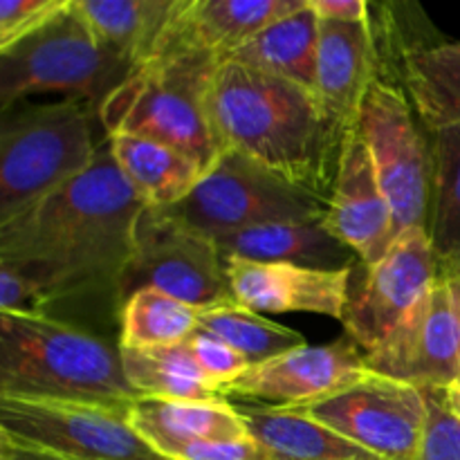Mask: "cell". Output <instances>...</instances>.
I'll list each match as a JSON object with an SVG mask.
<instances>
[{
  "instance_id": "obj_1",
  "label": "cell",
  "mask_w": 460,
  "mask_h": 460,
  "mask_svg": "<svg viewBox=\"0 0 460 460\" xmlns=\"http://www.w3.org/2000/svg\"><path fill=\"white\" fill-rule=\"evenodd\" d=\"M142 209L103 142L90 166L0 225V261L45 288V314L108 296L119 317L121 274Z\"/></svg>"
},
{
  "instance_id": "obj_2",
  "label": "cell",
  "mask_w": 460,
  "mask_h": 460,
  "mask_svg": "<svg viewBox=\"0 0 460 460\" xmlns=\"http://www.w3.org/2000/svg\"><path fill=\"white\" fill-rule=\"evenodd\" d=\"M207 111L220 153H241L328 196L341 142L328 128L313 90L220 61Z\"/></svg>"
},
{
  "instance_id": "obj_3",
  "label": "cell",
  "mask_w": 460,
  "mask_h": 460,
  "mask_svg": "<svg viewBox=\"0 0 460 460\" xmlns=\"http://www.w3.org/2000/svg\"><path fill=\"white\" fill-rule=\"evenodd\" d=\"M84 400L130 404L119 346L34 310L0 313V400Z\"/></svg>"
},
{
  "instance_id": "obj_4",
  "label": "cell",
  "mask_w": 460,
  "mask_h": 460,
  "mask_svg": "<svg viewBox=\"0 0 460 460\" xmlns=\"http://www.w3.org/2000/svg\"><path fill=\"white\" fill-rule=\"evenodd\" d=\"M218 58L191 49H164L137 67L99 108L108 135L128 133L187 153L207 171L220 148L211 130L207 94Z\"/></svg>"
},
{
  "instance_id": "obj_5",
  "label": "cell",
  "mask_w": 460,
  "mask_h": 460,
  "mask_svg": "<svg viewBox=\"0 0 460 460\" xmlns=\"http://www.w3.org/2000/svg\"><path fill=\"white\" fill-rule=\"evenodd\" d=\"M97 124V108L76 99L0 111V225L90 166Z\"/></svg>"
},
{
  "instance_id": "obj_6",
  "label": "cell",
  "mask_w": 460,
  "mask_h": 460,
  "mask_svg": "<svg viewBox=\"0 0 460 460\" xmlns=\"http://www.w3.org/2000/svg\"><path fill=\"white\" fill-rule=\"evenodd\" d=\"M133 75V67L99 45L67 0L52 18L0 54V111L36 94H61L102 103Z\"/></svg>"
},
{
  "instance_id": "obj_7",
  "label": "cell",
  "mask_w": 460,
  "mask_h": 460,
  "mask_svg": "<svg viewBox=\"0 0 460 460\" xmlns=\"http://www.w3.org/2000/svg\"><path fill=\"white\" fill-rule=\"evenodd\" d=\"M326 205L323 193L292 182L241 153L223 151L198 187L169 211L216 241L256 225L322 220Z\"/></svg>"
},
{
  "instance_id": "obj_8",
  "label": "cell",
  "mask_w": 460,
  "mask_h": 460,
  "mask_svg": "<svg viewBox=\"0 0 460 460\" xmlns=\"http://www.w3.org/2000/svg\"><path fill=\"white\" fill-rule=\"evenodd\" d=\"M142 288H155L198 310L234 301L214 238L155 207H144L135 225L133 252L119 283V308Z\"/></svg>"
},
{
  "instance_id": "obj_9",
  "label": "cell",
  "mask_w": 460,
  "mask_h": 460,
  "mask_svg": "<svg viewBox=\"0 0 460 460\" xmlns=\"http://www.w3.org/2000/svg\"><path fill=\"white\" fill-rule=\"evenodd\" d=\"M130 404L0 400V422L18 447L63 460H171L135 431Z\"/></svg>"
},
{
  "instance_id": "obj_10",
  "label": "cell",
  "mask_w": 460,
  "mask_h": 460,
  "mask_svg": "<svg viewBox=\"0 0 460 460\" xmlns=\"http://www.w3.org/2000/svg\"><path fill=\"white\" fill-rule=\"evenodd\" d=\"M358 130L400 232L427 229L431 153L413 121L407 94L377 79L358 117Z\"/></svg>"
},
{
  "instance_id": "obj_11",
  "label": "cell",
  "mask_w": 460,
  "mask_h": 460,
  "mask_svg": "<svg viewBox=\"0 0 460 460\" xmlns=\"http://www.w3.org/2000/svg\"><path fill=\"white\" fill-rule=\"evenodd\" d=\"M440 277V261L427 229L400 232L394 245L371 265L358 263L344 310L346 332L355 346L376 350Z\"/></svg>"
},
{
  "instance_id": "obj_12",
  "label": "cell",
  "mask_w": 460,
  "mask_h": 460,
  "mask_svg": "<svg viewBox=\"0 0 460 460\" xmlns=\"http://www.w3.org/2000/svg\"><path fill=\"white\" fill-rule=\"evenodd\" d=\"M296 409L380 460H416L427 420L422 389L371 371Z\"/></svg>"
},
{
  "instance_id": "obj_13",
  "label": "cell",
  "mask_w": 460,
  "mask_h": 460,
  "mask_svg": "<svg viewBox=\"0 0 460 460\" xmlns=\"http://www.w3.org/2000/svg\"><path fill=\"white\" fill-rule=\"evenodd\" d=\"M371 373L418 389H447L460 376V305L456 288L440 272L429 295L371 353Z\"/></svg>"
},
{
  "instance_id": "obj_14",
  "label": "cell",
  "mask_w": 460,
  "mask_h": 460,
  "mask_svg": "<svg viewBox=\"0 0 460 460\" xmlns=\"http://www.w3.org/2000/svg\"><path fill=\"white\" fill-rule=\"evenodd\" d=\"M364 350L353 341L299 346L254 364L223 389L225 398L259 400L270 407H305L328 398L367 373Z\"/></svg>"
},
{
  "instance_id": "obj_15",
  "label": "cell",
  "mask_w": 460,
  "mask_h": 460,
  "mask_svg": "<svg viewBox=\"0 0 460 460\" xmlns=\"http://www.w3.org/2000/svg\"><path fill=\"white\" fill-rule=\"evenodd\" d=\"M322 223L362 265L376 263L398 238L394 214L358 126L341 139Z\"/></svg>"
},
{
  "instance_id": "obj_16",
  "label": "cell",
  "mask_w": 460,
  "mask_h": 460,
  "mask_svg": "<svg viewBox=\"0 0 460 460\" xmlns=\"http://www.w3.org/2000/svg\"><path fill=\"white\" fill-rule=\"evenodd\" d=\"M234 301L259 314L308 313L344 319L353 268L317 270L290 263L225 259Z\"/></svg>"
},
{
  "instance_id": "obj_17",
  "label": "cell",
  "mask_w": 460,
  "mask_h": 460,
  "mask_svg": "<svg viewBox=\"0 0 460 460\" xmlns=\"http://www.w3.org/2000/svg\"><path fill=\"white\" fill-rule=\"evenodd\" d=\"M376 36L371 22L319 21L313 94L328 128L344 139L376 84Z\"/></svg>"
},
{
  "instance_id": "obj_18",
  "label": "cell",
  "mask_w": 460,
  "mask_h": 460,
  "mask_svg": "<svg viewBox=\"0 0 460 460\" xmlns=\"http://www.w3.org/2000/svg\"><path fill=\"white\" fill-rule=\"evenodd\" d=\"M304 4L305 0H184L157 52L191 49L225 61L261 30Z\"/></svg>"
},
{
  "instance_id": "obj_19",
  "label": "cell",
  "mask_w": 460,
  "mask_h": 460,
  "mask_svg": "<svg viewBox=\"0 0 460 460\" xmlns=\"http://www.w3.org/2000/svg\"><path fill=\"white\" fill-rule=\"evenodd\" d=\"M216 245L223 259L256 263H290L317 270H344L359 263L358 256L337 241L322 220L256 225L216 238Z\"/></svg>"
},
{
  "instance_id": "obj_20",
  "label": "cell",
  "mask_w": 460,
  "mask_h": 460,
  "mask_svg": "<svg viewBox=\"0 0 460 460\" xmlns=\"http://www.w3.org/2000/svg\"><path fill=\"white\" fill-rule=\"evenodd\" d=\"M130 425L153 449L166 456L171 449L198 440L247 438L245 422L229 400L175 402L135 398L128 407Z\"/></svg>"
},
{
  "instance_id": "obj_21",
  "label": "cell",
  "mask_w": 460,
  "mask_h": 460,
  "mask_svg": "<svg viewBox=\"0 0 460 460\" xmlns=\"http://www.w3.org/2000/svg\"><path fill=\"white\" fill-rule=\"evenodd\" d=\"M184 0H75L102 48L128 63L133 72L155 57Z\"/></svg>"
},
{
  "instance_id": "obj_22",
  "label": "cell",
  "mask_w": 460,
  "mask_h": 460,
  "mask_svg": "<svg viewBox=\"0 0 460 460\" xmlns=\"http://www.w3.org/2000/svg\"><path fill=\"white\" fill-rule=\"evenodd\" d=\"M106 142L117 169L144 207L169 209L180 205L205 178V169L196 160L157 139L115 133Z\"/></svg>"
},
{
  "instance_id": "obj_23",
  "label": "cell",
  "mask_w": 460,
  "mask_h": 460,
  "mask_svg": "<svg viewBox=\"0 0 460 460\" xmlns=\"http://www.w3.org/2000/svg\"><path fill=\"white\" fill-rule=\"evenodd\" d=\"M247 436L270 460H380L299 409L236 404Z\"/></svg>"
},
{
  "instance_id": "obj_24",
  "label": "cell",
  "mask_w": 460,
  "mask_h": 460,
  "mask_svg": "<svg viewBox=\"0 0 460 460\" xmlns=\"http://www.w3.org/2000/svg\"><path fill=\"white\" fill-rule=\"evenodd\" d=\"M317 45L319 18L305 0L304 7L261 30L225 61L313 90Z\"/></svg>"
},
{
  "instance_id": "obj_25",
  "label": "cell",
  "mask_w": 460,
  "mask_h": 460,
  "mask_svg": "<svg viewBox=\"0 0 460 460\" xmlns=\"http://www.w3.org/2000/svg\"><path fill=\"white\" fill-rule=\"evenodd\" d=\"M119 362L137 398L175 402L227 400L196 362L187 341L164 349H119Z\"/></svg>"
},
{
  "instance_id": "obj_26",
  "label": "cell",
  "mask_w": 460,
  "mask_h": 460,
  "mask_svg": "<svg viewBox=\"0 0 460 460\" xmlns=\"http://www.w3.org/2000/svg\"><path fill=\"white\" fill-rule=\"evenodd\" d=\"M404 85L427 128L460 126V43H438L404 54Z\"/></svg>"
},
{
  "instance_id": "obj_27",
  "label": "cell",
  "mask_w": 460,
  "mask_h": 460,
  "mask_svg": "<svg viewBox=\"0 0 460 460\" xmlns=\"http://www.w3.org/2000/svg\"><path fill=\"white\" fill-rule=\"evenodd\" d=\"M200 328V310L155 288H142L119 308V349L184 344Z\"/></svg>"
},
{
  "instance_id": "obj_28",
  "label": "cell",
  "mask_w": 460,
  "mask_h": 460,
  "mask_svg": "<svg viewBox=\"0 0 460 460\" xmlns=\"http://www.w3.org/2000/svg\"><path fill=\"white\" fill-rule=\"evenodd\" d=\"M427 234L438 261L460 252V126L434 130Z\"/></svg>"
},
{
  "instance_id": "obj_29",
  "label": "cell",
  "mask_w": 460,
  "mask_h": 460,
  "mask_svg": "<svg viewBox=\"0 0 460 460\" xmlns=\"http://www.w3.org/2000/svg\"><path fill=\"white\" fill-rule=\"evenodd\" d=\"M200 328L238 350L252 367L305 346V337L301 332L270 322L268 317L243 308L236 301L200 310Z\"/></svg>"
},
{
  "instance_id": "obj_30",
  "label": "cell",
  "mask_w": 460,
  "mask_h": 460,
  "mask_svg": "<svg viewBox=\"0 0 460 460\" xmlns=\"http://www.w3.org/2000/svg\"><path fill=\"white\" fill-rule=\"evenodd\" d=\"M427 420L416 460H460V420L449 409L445 389H422Z\"/></svg>"
},
{
  "instance_id": "obj_31",
  "label": "cell",
  "mask_w": 460,
  "mask_h": 460,
  "mask_svg": "<svg viewBox=\"0 0 460 460\" xmlns=\"http://www.w3.org/2000/svg\"><path fill=\"white\" fill-rule=\"evenodd\" d=\"M187 346L189 350H191L193 358H196V362L200 364L202 371L207 373V377H209L220 391L252 367L238 350H234L232 346L225 344L220 337L211 335V332L202 331V328H198V331L189 337Z\"/></svg>"
},
{
  "instance_id": "obj_32",
  "label": "cell",
  "mask_w": 460,
  "mask_h": 460,
  "mask_svg": "<svg viewBox=\"0 0 460 460\" xmlns=\"http://www.w3.org/2000/svg\"><path fill=\"white\" fill-rule=\"evenodd\" d=\"M67 0H0V54L52 18Z\"/></svg>"
},
{
  "instance_id": "obj_33",
  "label": "cell",
  "mask_w": 460,
  "mask_h": 460,
  "mask_svg": "<svg viewBox=\"0 0 460 460\" xmlns=\"http://www.w3.org/2000/svg\"><path fill=\"white\" fill-rule=\"evenodd\" d=\"M49 295L43 286L27 277L22 270L0 261V313L4 310H34L48 313Z\"/></svg>"
},
{
  "instance_id": "obj_34",
  "label": "cell",
  "mask_w": 460,
  "mask_h": 460,
  "mask_svg": "<svg viewBox=\"0 0 460 460\" xmlns=\"http://www.w3.org/2000/svg\"><path fill=\"white\" fill-rule=\"evenodd\" d=\"M171 460H270L265 449L256 440H198L180 445L166 454Z\"/></svg>"
},
{
  "instance_id": "obj_35",
  "label": "cell",
  "mask_w": 460,
  "mask_h": 460,
  "mask_svg": "<svg viewBox=\"0 0 460 460\" xmlns=\"http://www.w3.org/2000/svg\"><path fill=\"white\" fill-rule=\"evenodd\" d=\"M319 21L332 22H371L368 3L364 0H308Z\"/></svg>"
},
{
  "instance_id": "obj_36",
  "label": "cell",
  "mask_w": 460,
  "mask_h": 460,
  "mask_svg": "<svg viewBox=\"0 0 460 460\" xmlns=\"http://www.w3.org/2000/svg\"><path fill=\"white\" fill-rule=\"evenodd\" d=\"M16 452H18V445L13 443L9 431L4 429L3 422H0V460H13L16 458Z\"/></svg>"
},
{
  "instance_id": "obj_37",
  "label": "cell",
  "mask_w": 460,
  "mask_h": 460,
  "mask_svg": "<svg viewBox=\"0 0 460 460\" xmlns=\"http://www.w3.org/2000/svg\"><path fill=\"white\" fill-rule=\"evenodd\" d=\"M445 398H447V404L449 409H452L454 416L460 420V376L445 389Z\"/></svg>"
},
{
  "instance_id": "obj_38",
  "label": "cell",
  "mask_w": 460,
  "mask_h": 460,
  "mask_svg": "<svg viewBox=\"0 0 460 460\" xmlns=\"http://www.w3.org/2000/svg\"><path fill=\"white\" fill-rule=\"evenodd\" d=\"M440 272L447 274V277H452V279H456V281L460 283V252L456 256H452V259L440 261Z\"/></svg>"
},
{
  "instance_id": "obj_39",
  "label": "cell",
  "mask_w": 460,
  "mask_h": 460,
  "mask_svg": "<svg viewBox=\"0 0 460 460\" xmlns=\"http://www.w3.org/2000/svg\"><path fill=\"white\" fill-rule=\"evenodd\" d=\"M13 460H63V458L49 456V454H43V452H34V449L18 447L16 458H13Z\"/></svg>"
},
{
  "instance_id": "obj_40",
  "label": "cell",
  "mask_w": 460,
  "mask_h": 460,
  "mask_svg": "<svg viewBox=\"0 0 460 460\" xmlns=\"http://www.w3.org/2000/svg\"><path fill=\"white\" fill-rule=\"evenodd\" d=\"M445 277H447V274H445ZM449 279H452V277H449ZM452 281H454V288H456V296H458V305H460V283L456 281V279H452Z\"/></svg>"
}]
</instances>
